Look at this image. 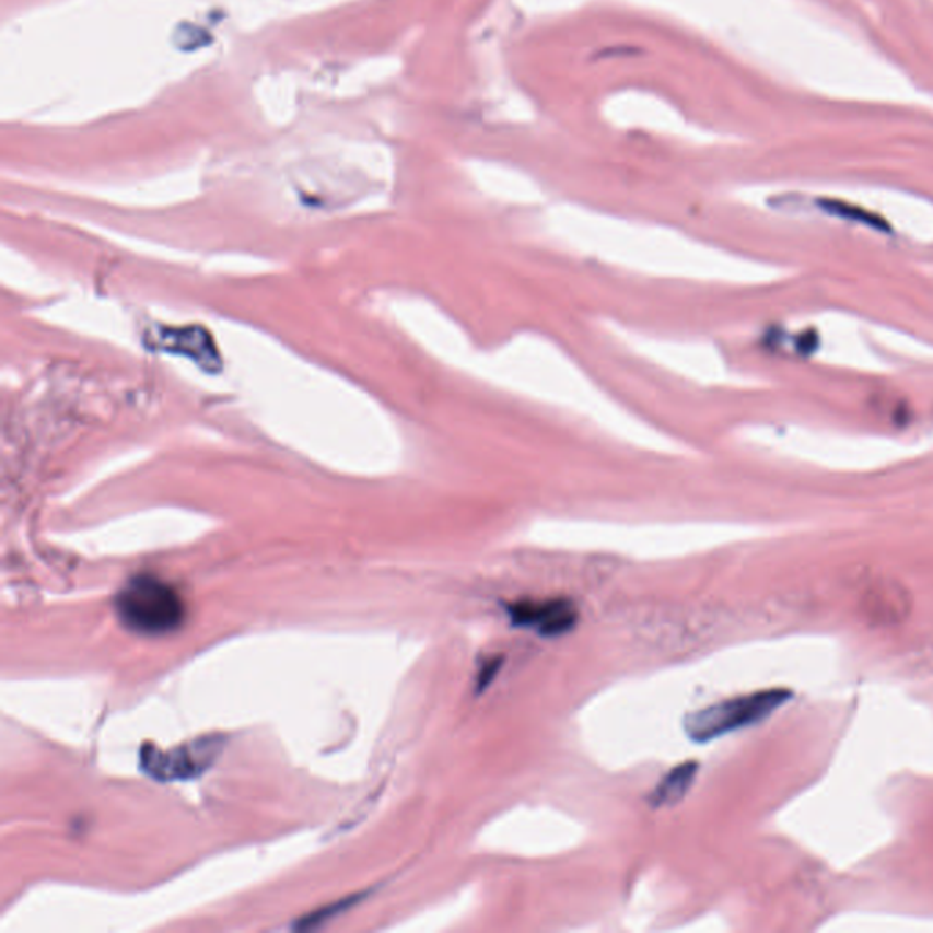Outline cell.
<instances>
[{
	"mask_svg": "<svg viewBox=\"0 0 933 933\" xmlns=\"http://www.w3.org/2000/svg\"><path fill=\"white\" fill-rule=\"evenodd\" d=\"M115 611L133 633H174L186 620V604L174 585L153 574H137L115 596Z\"/></svg>",
	"mask_w": 933,
	"mask_h": 933,
	"instance_id": "6da1fadb",
	"label": "cell"
},
{
	"mask_svg": "<svg viewBox=\"0 0 933 933\" xmlns=\"http://www.w3.org/2000/svg\"><path fill=\"white\" fill-rule=\"evenodd\" d=\"M790 699L792 691L773 688L721 700L684 716V732L695 744L713 743L716 738L766 721Z\"/></svg>",
	"mask_w": 933,
	"mask_h": 933,
	"instance_id": "7a4b0ae2",
	"label": "cell"
},
{
	"mask_svg": "<svg viewBox=\"0 0 933 933\" xmlns=\"http://www.w3.org/2000/svg\"><path fill=\"white\" fill-rule=\"evenodd\" d=\"M221 746L223 744L219 743V738H199L172 749L144 746L141 754L142 770L164 782L196 779L215 762Z\"/></svg>",
	"mask_w": 933,
	"mask_h": 933,
	"instance_id": "3957f363",
	"label": "cell"
},
{
	"mask_svg": "<svg viewBox=\"0 0 933 933\" xmlns=\"http://www.w3.org/2000/svg\"><path fill=\"white\" fill-rule=\"evenodd\" d=\"M505 613L514 628L530 629L544 639H560L579 623V607L569 598L514 600L505 604Z\"/></svg>",
	"mask_w": 933,
	"mask_h": 933,
	"instance_id": "277c9868",
	"label": "cell"
},
{
	"mask_svg": "<svg viewBox=\"0 0 933 933\" xmlns=\"http://www.w3.org/2000/svg\"><path fill=\"white\" fill-rule=\"evenodd\" d=\"M699 762L686 760L683 765L675 766L662 781L656 784L655 790L648 797L651 808H667L680 803L689 790L693 788L695 779L699 775Z\"/></svg>",
	"mask_w": 933,
	"mask_h": 933,
	"instance_id": "5b68a950",
	"label": "cell"
},
{
	"mask_svg": "<svg viewBox=\"0 0 933 933\" xmlns=\"http://www.w3.org/2000/svg\"><path fill=\"white\" fill-rule=\"evenodd\" d=\"M823 207H825L828 212L841 215V218L853 219V221H861V223L870 224L872 229H886V223L883 219L877 218L874 213L866 212L863 208H855L852 207V205H847V202L841 201H823Z\"/></svg>",
	"mask_w": 933,
	"mask_h": 933,
	"instance_id": "8992f818",
	"label": "cell"
},
{
	"mask_svg": "<svg viewBox=\"0 0 933 933\" xmlns=\"http://www.w3.org/2000/svg\"><path fill=\"white\" fill-rule=\"evenodd\" d=\"M503 662H505V658L502 655H491L486 656L478 664L475 678L476 695H481L486 689L491 688V684L494 683V678L498 677V673L502 669Z\"/></svg>",
	"mask_w": 933,
	"mask_h": 933,
	"instance_id": "52a82bcc",
	"label": "cell"
}]
</instances>
